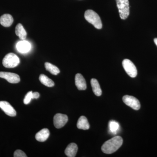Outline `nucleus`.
I'll use <instances>...</instances> for the list:
<instances>
[{"instance_id":"423d86ee","label":"nucleus","mask_w":157,"mask_h":157,"mask_svg":"<svg viewBox=\"0 0 157 157\" xmlns=\"http://www.w3.org/2000/svg\"><path fill=\"white\" fill-rule=\"evenodd\" d=\"M123 101L127 106L131 107L135 110H138L140 109V102L137 98L133 96L129 95L124 96L123 98Z\"/></svg>"},{"instance_id":"2eb2a0df","label":"nucleus","mask_w":157,"mask_h":157,"mask_svg":"<svg viewBox=\"0 0 157 157\" xmlns=\"http://www.w3.org/2000/svg\"><path fill=\"white\" fill-rule=\"evenodd\" d=\"M90 124L86 117L82 116L79 118L77 123V127L78 128L87 130L90 128Z\"/></svg>"},{"instance_id":"9b49d317","label":"nucleus","mask_w":157,"mask_h":157,"mask_svg":"<svg viewBox=\"0 0 157 157\" xmlns=\"http://www.w3.org/2000/svg\"><path fill=\"white\" fill-rule=\"evenodd\" d=\"M31 44L28 41L22 40L20 41L16 45L17 51L21 53H26L31 49Z\"/></svg>"},{"instance_id":"dca6fc26","label":"nucleus","mask_w":157,"mask_h":157,"mask_svg":"<svg viewBox=\"0 0 157 157\" xmlns=\"http://www.w3.org/2000/svg\"><path fill=\"white\" fill-rule=\"evenodd\" d=\"M15 32V34L19 37L20 39L24 40L26 39L27 34L21 24H18L16 25Z\"/></svg>"},{"instance_id":"f8f14e48","label":"nucleus","mask_w":157,"mask_h":157,"mask_svg":"<svg viewBox=\"0 0 157 157\" xmlns=\"http://www.w3.org/2000/svg\"><path fill=\"white\" fill-rule=\"evenodd\" d=\"M13 21L14 19L11 14H4L0 17V24L5 27L11 26Z\"/></svg>"},{"instance_id":"9d476101","label":"nucleus","mask_w":157,"mask_h":157,"mask_svg":"<svg viewBox=\"0 0 157 157\" xmlns=\"http://www.w3.org/2000/svg\"><path fill=\"white\" fill-rule=\"evenodd\" d=\"M75 84L79 90H84L86 89V81L83 76L80 73H77L75 76Z\"/></svg>"},{"instance_id":"4be33fe9","label":"nucleus","mask_w":157,"mask_h":157,"mask_svg":"<svg viewBox=\"0 0 157 157\" xmlns=\"http://www.w3.org/2000/svg\"><path fill=\"white\" fill-rule=\"evenodd\" d=\"M14 157H27V156L21 150H17L14 152Z\"/></svg>"},{"instance_id":"aec40b11","label":"nucleus","mask_w":157,"mask_h":157,"mask_svg":"<svg viewBox=\"0 0 157 157\" xmlns=\"http://www.w3.org/2000/svg\"><path fill=\"white\" fill-rule=\"evenodd\" d=\"M109 130L111 133L115 135L119 130V124L114 121H111L109 123Z\"/></svg>"},{"instance_id":"ddd939ff","label":"nucleus","mask_w":157,"mask_h":157,"mask_svg":"<svg viewBox=\"0 0 157 157\" xmlns=\"http://www.w3.org/2000/svg\"><path fill=\"white\" fill-rule=\"evenodd\" d=\"M78 151V147L75 143H70L68 145L65 151V153L68 157L76 156Z\"/></svg>"},{"instance_id":"6e6552de","label":"nucleus","mask_w":157,"mask_h":157,"mask_svg":"<svg viewBox=\"0 0 157 157\" xmlns=\"http://www.w3.org/2000/svg\"><path fill=\"white\" fill-rule=\"evenodd\" d=\"M0 77L5 78L11 83H17L20 81L19 76L14 73L0 72Z\"/></svg>"},{"instance_id":"20e7f679","label":"nucleus","mask_w":157,"mask_h":157,"mask_svg":"<svg viewBox=\"0 0 157 157\" xmlns=\"http://www.w3.org/2000/svg\"><path fill=\"white\" fill-rule=\"evenodd\" d=\"M19 63V58L13 53H9L6 55L3 59L2 61L4 67L7 68L15 67L18 66Z\"/></svg>"},{"instance_id":"39448f33","label":"nucleus","mask_w":157,"mask_h":157,"mask_svg":"<svg viewBox=\"0 0 157 157\" xmlns=\"http://www.w3.org/2000/svg\"><path fill=\"white\" fill-rule=\"evenodd\" d=\"M124 69L130 77L135 78L137 76V68L135 64L130 60L125 59L122 62Z\"/></svg>"},{"instance_id":"b1692460","label":"nucleus","mask_w":157,"mask_h":157,"mask_svg":"<svg viewBox=\"0 0 157 157\" xmlns=\"http://www.w3.org/2000/svg\"><path fill=\"white\" fill-rule=\"evenodd\" d=\"M154 42L155 44L157 46V38H155L154 39Z\"/></svg>"},{"instance_id":"7ed1b4c3","label":"nucleus","mask_w":157,"mask_h":157,"mask_svg":"<svg viewBox=\"0 0 157 157\" xmlns=\"http://www.w3.org/2000/svg\"><path fill=\"white\" fill-rule=\"evenodd\" d=\"M120 16L122 19H127L130 14L129 0H116Z\"/></svg>"},{"instance_id":"1a4fd4ad","label":"nucleus","mask_w":157,"mask_h":157,"mask_svg":"<svg viewBox=\"0 0 157 157\" xmlns=\"http://www.w3.org/2000/svg\"><path fill=\"white\" fill-rule=\"evenodd\" d=\"M0 108L9 116L14 117L16 115V112L15 109L7 101H0Z\"/></svg>"},{"instance_id":"6ab92c4d","label":"nucleus","mask_w":157,"mask_h":157,"mask_svg":"<svg viewBox=\"0 0 157 157\" xmlns=\"http://www.w3.org/2000/svg\"><path fill=\"white\" fill-rule=\"evenodd\" d=\"M45 67L46 70L50 72L52 75H57L60 73V70L59 68L50 63H47V62L45 63Z\"/></svg>"},{"instance_id":"0eeeda50","label":"nucleus","mask_w":157,"mask_h":157,"mask_svg":"<svg viewBox=\"0 0 157 157\" xmlns=\"http://www.w3.org/2000/svg\"><path fill=\"white\" fill-rule=\"evenodd\" d=\"M68 121V116L66 114L57 113L54 117V125L56 128H61L64 126Z\"/></svg>"},{"instance_id":"5701e85b","label":"nucleus","mask_w":157,"mask_h":157,"mask_svg":"<svg viewBox=\"0 0 157 157\" xmlns=\"http://www.w3.org/2000/svg\"><path fill=\"white\" fill-rule=\"evenodd\" d=\"M40 95L38 92H33V99H38L39 98Z\"/></svg>"},{"instance_id":"412c9836","label":"nucleus","mask_w":157,"mask_h":157,"mask_svg":"<svg viewBox=\"0 0 157 157\" xmlns=\"http://www.w3.org/2000/svg\"><path fill=\"white\" fill-rule=\"evenodd\" d=\"M33 98V92L29 91L27 94L24 99V103L25 104H29Z\"/></svg>"},{"instance_id":"4468645a","label":"nucleus","mask_w":157,"mask_h":157,"mask_svg":"<svg viewBox=\"0 0 157 157\" xmlns=\"http://www.w3.org/2000/svg\"><path fill=\"white\" fill-rule=\"evenodd\" d=\"M50 133L47 128H44L39 131L36 134V139L39 142H44L49 137Z\"/></svg>"},{"instance_id":"f3484780","label":"nucleus","mask_w":157,"mask_h":157,"mask_svg":"<svg viewBox=\"0 0 157 157\" xmlns=\"http://www.w3.org/2000/svg\"><path fill=\"white\" fill-rule=\"evenodd\" d=\"M90 82L94 94L98 97L101 96L102 94V90L98 80L96 78H92Z\"/></svg>"},{"instance_id":"f257e3e1","label":"nucleus","mask_w":157,"mask_h":157,"mask_svg":"<svg viewBox=\"0 0 157 157\" xmlns=\"http://www.w3.org/2000/svg\"><path fill=\"white\" fill-rule=\"evenodd\" d=\"M123 142V140L121 136H115L106 141L102 145L101 150L107 154L113 153L121 146Z\"/></svg>"},{"instance_id":"a211bd4d","label":"nucleus","mask_w":157,"mask_h":157,"mask_svg":"<svg viewBox=\"0 0 157 157\" xmlns=\"http://www.w3.org/2000/svg\"><path fill=\"white\" fill-rule=\"evenodd\" d=\"M39 79L41 83L45 86L50 87L54 86V82L44 74H41L39 76Z\"/></svg>"},{"instance_id":"f03ea898","label":"nucleus","mask_w":157,"mask_h":157,"mask_svg":"<svg viewBox=\"0 0 157 157\" xmlns=\"http://www.w3.org/2000/svg\"><path fill=\"white\" fill-rule=\"evenodd\" d=\"M84 17L86 20L91 24L96 29H102V21L100 16L96 12L92 10H87L85 12Z\"/></svg>"}]
</instances>
